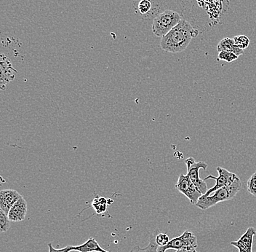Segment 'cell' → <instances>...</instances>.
Segmentation results:
<instances>
[{
    "label": "cell",
    "instance_id": "obj_14",
    "mask_svg": "<svg viewBox=\"0 0 256 252\" xmlns=\"http://www.w3.org/2000/svg\"><path fill=\"white\" fill-rule=\"evenodd\" d=\"M159 233L158 229H156L155 231L151 233L150 238H149V244L147 247L145 248H141L139 246H135L132 248L129 252H158V248L159 246L156 243V236Z\"/></svg>",
    "mask_w": 256,
    "mask_h": 252
},
{
    "label": "cell",
    "instance_id": "obj_1",
    "mask_svg": "<svg viewBox=\"0 0 256 252\" xmlns=\"http://www.w3.org/2000/svg\"><path fill=\"white\" fill-rule=\"evenodd\" d=\"M198 35L199 32L190 22L182 19L171 31L161 37L160 47L169 53H181L188 47L192 39Z\"/></svg>",
    "mask_w": 256,
    "mask_h": 252
},
{
    "label": "cell",
    "instance_id": "obj_17",
    "mask_svg": "<svg viewBox=\"0 0 256 252\" xmlns=\"http://www.w3.org/2000/svg\"><path fill=\"white\" fill-rule=\"evenodd\" d=\"M239 56H237L235 53H231V52L222 51L219 52L218 61H224L227 63H231L237 60Z\"/></svg>",
    "mask_w": 256,
    "mask_h": 252
},
{
    "label": "cell",
    "instance_id": "obj_9",
    "mask_svg": "<svg viewBox=\"0 0 256 252\" xmlns=\"http://www.w3.org/2000/svg\"><path fill=\"white\" fill-rule=\"evenodd\" d=\"M22 195L14 189H4L0 192V208L8 215L10 209L14 206Z\"/></svg>",
    "mask_w": 256,
    "mask_h": 252
},
{
    "label": "cell",
    "instance_id": "obj_20",
    "mask_svg": "<svg viewBox=\"0 0 256 252\" xmlns=\"http://www.w3.org/2000/svg\"><path fill=\"white\" fill-rule=\"evenodd\" d=\"M247 187L249 193L256 197V172L250 177L247 183Z\"/></svg>",
    "mask_w": 256,
    "mask_h": 252
},
{
    "label": "cell",
    "instance_id": "obj_13",
    "mask_svg": "<svg viewBox=\"0 0 256 252\" xmlns=\"http://www.w3.org/2000/svg\"><path fill=\"white\" fill-rule=\"evenodd\" d=\"M218 52L228 51L235 53L237 56H240L243 54L244 50L238 48L234 45V39L225 37L222 39L217 45Z\"/></svg>",
    "mask_w": 256,
    "mask_h": 252
},
{
    "label": "cell",
    "instance_id": "obj_15",
    "mask_svg": "<svg viewBox=\"0 0 256 252\" xmlns=\"http://www.w3.org/2000/svg\"><path fill=\"white\" fill-rule=\"evenodd\" d=\"M242 185V181H241L240 177L237 175L235 179L228 185L226 186L231 194V198H234L236 195L240 192Z\"/></svg>",
    "mask_w": 256,
    "mask_h": 252
},
{
    "label": "cell",
    "instance_id": "obj_4",
    "mask_svg": "<svg viewBox=\"0 0 256 252\" xmlns=\"http://www.w3.org/2000/svg\"><path fill=\"white\" fill-rule=\"evenodd\" d=\"M184 162L187 165V175L190 177L193 184L196 186L198 190L202 194V195H205L208 192V186L205 180H202L199 177V170L200 169L206 170L208 164L204 162H196L195 159L192 157L186 159Z\"/></svg>",
    "mask_w": 256,
    "mask_h": 252
},
{
    "label": "cell",
    "instance_id": "obj_21",
    "mask_svg": "<svg viewBox=\"0 0 256 252\" xmlns=\"http://www.w3.org/2000/svg\"><path fill=\"white\" fill-rule=\"evenodd\" d=\"M170 237L166 233H158L156 236V243L159 247H164L170 242Z\"/></svg>",
    "mask_w": 256,
    "mask_h": 252
},
{
    "label": "cell",
    "instance_id": "obj_12",
    "mask_svg": "<svg viewBox=\"0 0 256 252\" xmlns=\"http://www.w3.org/2000/svg\"><path fill=\"white\" fill-rule=\"evenodd\" d=\"M73 251L78 252H109L100 247L99 243L94 238H90L83 244L73 247Z\"/></svg>",
    "mask_w": 256,
    "mask_h": 252
},
{
    "label": "cell",
    "instance_id": "obj_18",
    "mask_svg": "<svg viewBox=\"0 0 256 252\" xmlns=\"http://www.w3.org/2000/svg\"><path fill=\"white\" fill-rule=\"evenodd\" d=\"M10 221L8 215L3 211H0V230L2 233L7 232L10 227Z\"/></svg>",
    "mask_w": 256,
    "mask_h": 252
},
{
    "label": "cell",
    "instance_id": "obj_6",
    "mask_svg": "<svg viewBox=\"0 0 256 252\" xmlns=\"http://www.w3.org/2000/svg\"><path fill=\"white\" fill-rule=\"evenodd\" d=\"M231 199H233V198H231L229 190L226 187H225L218 189L216 192H214L213 195L211 194L209 196L202 195L195 206H197L202 210H206V209H210V208L216 206L219 203L230 201Z\"/></svg>",
    "mask_w": 256,
    "mask_h": 252
},
{
    "label": "cell",
    "instance_id": "obj_24",
    "mask_svg": "<svg viewBox=\"0 0 256 252\" xmlns=\"http://www.w3.org/2000/svg\"></svg>",
    "mask_w": 256,
    "mask_h": 252
},
{
    "label": "cell",
    "instance_id": "obj_22",
    "mask_svg": "<svg viewBox=\"0 0 256 252\" xmlns=\"http://www.w3.org/2000/svg\"><path fill=\"white\" fill-rule=\"evenodd\" d=\"M48 247H49V252H73V246H67L66 247H64V248H63V249H61V250H57V249H55L54 247H53V244H52L51 243H49Z\"/></svg>",
    "mask_w": 256,
    "mask_h": 252
},
{
    "label": "cell",
    "instance_id": "obj_19",
    "mask_svg": "<svg viewBox=\"0 0 256 252\" xmlns=\"http://www.w3.org/2000/svg\"><path fill=\"white\" fill-rule=\"evenodd\" d=\"M152 6L151 0H141L138 3V9L141 14L146 15L150 11Z\"/></svg>",
    "mask_w": 256,
    "mask_h": 252
},
{
    "label": "cell",
    "instance_id": "obj_23",
    "mask_svg": "<svg viewBox=\"0 0 256 252\" xmlns=\"http://www.w3.org/2000/svg\"><path fill=\"white\" fill-rule=\"evenodd\" d=\"M176 252H198L196 251V250H186V249H183V250H176Z\"/></svg>",
    "mask_w": 256,
    "mask_h": 252
},
{
    "label": "cell",
    "instance_id": "obj_16",
    "mask_svg": "<svg viewBox=\"0 0 256 252\" xmlns=\"http://www.w3.org/2000/svg\"><path fill=\"white\" fill-rule=\"evenodd\" d=\"M233 39H234V45L242 50H245L249 46L250 39L245 35H238L234 36Z\"/></svg>",
    "mask_w": 256,
    "mask_h": 252
},
{
    "label": "cell",
    "instance_id": "obj_7",
    "mask_svg": "<svg viewBox=\"0 0 256 252\" xmlns=\"http://www.w3.org/2000/svg\"><path fill=\"white\" fill-rule=\"evenodd\" d=\"M18 73L13 67L11 61L4 54L0 56V88L2 91L6 88V85L13 81Z\"/></svg>",
    "mask_w": 256,
    "mask_h": 252
},
{
    "label": "cell",
    "instance_id": "obj_5",
    "mask_svg": "<svg viewBox=\"0 0 256 252\" xmlns=\"http://www.w3.org/2000/svg\"><path fill=\"white\" fill-rule=\"evenodd\" d=\"M175 187L178 192L185 195L190 200L192 205H196L199 198L202 195V194L196 188V186L193 184L187 174L184 175L181 174L179 176Z\"/></svg>",
    "mask_w": 256,
    "mask_h": 252
},
{
    "label": "cell",
    "instance_id": "obj_3",
    "mask_svg": "<svg viewBox=\"0 0 256 252\" xmlns=\"http://www.w3.org/2000/svg\"><path fill=\"white\" fill-rule=\"evenodd\" d=\"M197 238L190 230H185L182 235L170 240L167 245L159 247L158 252H166L168 250H193L197 248Z\"/></svg>",
    "mask_w": 256,
    "mask_h": 252
},
{
    "label": "cell",
    "instance_id": "obj_8",
    "mask_svg": "<svg viewBox=\"0 0 256 252\" xmlns=\"http://www.w3.org/2000/svg\"><path fill=\"white\" fill-rule=\"evenodd\" d=\"M216 170H217L218 173H219V177H214V176L210 175L204 180L205 181H206V180L212 179V180H216V183L214 187L209 189L208 192L205 195H203V196H209V195H211L213 192H216L218 189L226 187L237 177V174L228 172L226 169L220 167V166L217 167Z\"/></svg>",
    "mask_w": 256,
    "mask_h": 252
},
{
    "label": "cell",
    "instance_id": "obj_10",
    "mask_svg": "<svg viewBox=\"0 0 256 252\" xmlns=\"http://www.w3.org/2000/svg\"><path fill=\"white\" fill-rule=\"evenodd\" d=\"M255 228L250 227L237 241H231V245L238 249V252H253V243L256 236Z\"/></svg>",
    "mask_w": 256,
    "mask_h": 252
},
{
    "label": "cell",
    "instance_id": "obj_2",
    "mask_svg": "<svg viewBox=\"0 0 256 252\" xmlns=\"http://www.w3.org/2000/svg\"><path fill=\"white\" fill-rule=\"evenodd\" d=\"M182 19V16L176 11L165 10L154 18L152 32L158 37H162L178 25Z\"/></svg>",
    "mask_w": 256,
    "mask_h": 252
},
{
    "label": "cell",
    "instance_id": "obj_11",
    "mask_svg": "<svg viewBox=\"0 0 256 252\" xmlns=\"http://www.w3.org/2000/svg\"><path fill=\"white\" fill-rule=\"evenodd\" d=\"M27 202L24 197H21L19 200L14 204V206L10 209L8 213V217L10 220L13 222H20L24 221L27 216Z\"/></svg>",
    "mask_w": 256,
    "mask_h": 252
}]
</instances>
